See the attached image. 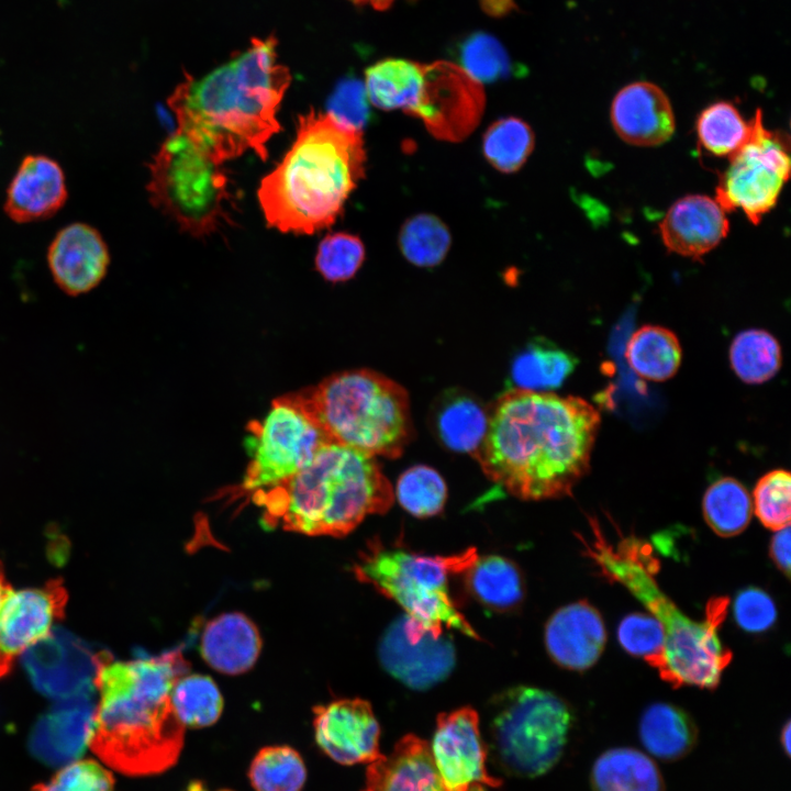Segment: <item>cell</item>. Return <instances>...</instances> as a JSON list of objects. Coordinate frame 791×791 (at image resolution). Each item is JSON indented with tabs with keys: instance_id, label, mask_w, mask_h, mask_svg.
I'll use <instances>...</instances> for the list:
<instances>
[{
	"instance_id": "obj_17",
	"label": "cell",
	"mask_w": 791,
	"mask_h": 791,
	"mask_svg": "<svg viewBox=\"0 0 791 791\" xmlns=\"http://www.w3.org/2000/svg\"><path fill=\"white\" fill-rule=\"evenodd\" d=\"M319 747L334 761L352 766L380 759V726L369 702L341 699L313 709Z\"/></svg>"
},
{
	"instance_id": "obj_19",
	"label": "cell",
	"mask_w": 791,
	"mask_h": 791,
	"mask_svg": "<svg viewBox=\"0 0 791 791\" xmlns=\"http://www.w3.org/2000/svg\"><path fill=\"white\" fill-rule=\"evenodd\" d=\"M47 265L59 289L75 297L91 291L103 280L110 253L96 227L75 222L55 234L47 249Z\"/></svg>"
},
{
	"instance_id": "obj_10",
	"label": "cell",
	"mask_w": 791,
	"mask_h": 791,
	"mask_svg": "<svg viewBox=\"0 0 791 791\" xmlns=\"http://www.w3.org/2000/svg\"><path fill=\"white\" fill-rule=\"evenodd\" d=\"M186 135L176 131L149 164L147 190L152 204L193 236L215 231L231 198L229 179Z\"/></svg>"
},
{
	"instance_id": "obj_40",
	"label": "cell",
	"mask_w": 791,
	"mask_h": 791,
	"mask_svg": "<svg viewBox=\"0 0 791 791\" xmlns=\"http://www.w3.org/2000/svg\"><path fill=\"white\" fill-rule=\"evenodd\" d=\"M398 242L401 253L411 264L433 267L446 257L452 236L441 219L433 214L421 213L403 223Z\"/></svg>"
},
{
	"instance_id": "obj_41",
	"label": "cell",
	"mask_w": 791,
	"mask_h": 791,
	"mask_svg": "<svg viewBox=\"0 0 791 791\" xmlns=\"http://www.w3.org/2000/svg\"><path fill=\"white\" fill-rule=\"evenodd\" d=\"M393 492L399 504L419 519L437 515L447 500L445 480L434 468L426 465L406 469L399 477Z\"/></svg>"
},
{
	"instance_id": "obj_18",
	"label": "cell",
	"mask_w": 791,
	"mask_h": 791,
	"mask_svg": "<svg viewBox=\"0 0 791 791\" xmlns=\"http://www.w3.org/2000/svg\"><path fill=\"white\" fill-rule=\"evenodd\" d=\"M381 666L393 678L413 690H426L445 680L456 665L452 638L425 634L410 642L404 632L403 615L394 620L378 645Z\"/></svg>"
},
{
	"instance_id": "obj_50",
	"label": "cell",
	"mask_w": 791,
	"mask_h": 791,
	"mask_svg": "<svg viewBox=\"0 0 791 791\" xmlns=\"http://www.w3.org/2000/svg\"><path fill=\"white\" fill-rule=\"evenodd\" d=\"M484 13L493 18H502L516 9L514 0H479Z\"/></svg>"
},
{
	"instance_id": "obj_15",
	"label": "cell",
	"mask_w": 791,
	"mask_h": 791,
	"mask_svg": "<svg viewBox=\"0 0 791 791\" xmlns=\"http://www.w3.org/2000/svg\"><path fill=\"white\" fill-rule=\"evenodd\" d=\"M430 748L448 788L465 790L476 784L492 788L502 784L487 771L488 747L481 738L478 713L470 706L438 714Z\"/></svg>"
},
{
	"instance_id": "obj_52",
	"label": "cell",
	"mask_w": 791,
	"mask_h": 791,
	"mask_svg": "<svg viewBox=\"0 0 791 791\" xmlns=\"http://www.w3.org/2000/svg\"><path fill=\"white\" fill-rule=\"evenodd\" d=\"M790 732H791V726H790V722L788 721L783 725V727L781 729V734H780V743H781V746L787 756L790 755Z\"/></svg>"
},
{
	"instance_id": "obj_24",
	"label": "cell",
	"mask_w": 791,
	"mask_h": 791,
	"mask_svg": "<svg viewBox=\"0 0 791 791\" xmlns=\"http://www.w3.org/2000/svg\"><path fill=\"white\" fill-rule=\"evenodd\" d=\"M659 231L668 250L701 259L727 236L729 223L715 199L689 194L669 208Z\"/></svg>"
},
{
	"instance_id": "obj_16",
	"label": "cell",
	"mask_w": 791,
	"mask_h": 791,
	"mask_svg": "<svg viewBox=\"0 0 791 791\" xmlns=\"http://www.w3.org/2000/svg\"><path fill=\"white\" fill-rule=\"evenodd\" d=\"M67 598L59 579L5 595L0 604V678L20 655L49 633L63 616Z\"/></svg>"
},
{
	"instance_id": "obj_34",
	"label": "cell",
	"mask_w": 791,
	"mask_h": 791,
	"mask_svg": "<svg viewBox=\"0 0 791 791\" xmlns=\"http://www.w3.org/2000/svg\"><path fill=\"white\" fill-rule=\"evenodd\" d=\"M702 508L705 522L721 537L740 534L751 519L750 495L747 489L732 477H723L706 489Z\"/></svg>"
},
{
	"instance_id": "obj_51",
	"label": "cell",
	"mask_w": 791,
	"mask_h": 791,
	"mask_svg": "<svg viewBox=\"0 0 791 791\" xmlns=\"http://www.w3.org/2000/svg\"><path fill=\"white\" fill-rule=\"evenodd\" d=\"M358 5H369L375 10L381 11L389 9L396 0H349Z\"/></svg>"
},
{
	"instance_id": "obj_23",
	"label": "cell",
	"mask_w": 791,
	"mask_h": 791,
	"mask_svg": "<svg viewBox=\"0 0 791 791\" xmlns=\"http://www.w3.org/2000/svg\"><path fill=\"white\" fill-rule=\"evenodd\" d=\"M68 190L62 166L43 154L25 156L5 192L3 210L16 223L53 216L66 203Z\"/></svg>"
},
{
	"instance_id": "obj_49",
	"label": "cell",
	"mask_w": 791,
	"mask_h": 791,
	"mask_svg": "<svg viewBox=\"0 0 791 791\" xmlns=\"http://www.w3.org/2000/svg\"><path fill=\"white\" fill-rule=\"evenodd\" d=\"M772 536L769 554L777 566L788 578L790 576V526L776 531Z\"/></svg>"
},
{
	"instance_id": "obj_33",
	"label": "cell",
	"mask_w": 791,
	"mask_h": 791,
	"mask_svg": "<svg viewBox=\"0 0 791 791\" xmlns=\"http://www.w3.org/2000/svg\"><path fill=\"white\" fill-rule=\"evenodd\" d=\"M625 358L638 377L660 382L676 375L682 349L678 337L669 328L644 325L627 341Z\"/></svg>"
},
{
	"instance_id": "obj_28",
	"label": "cell",
	"mask_w": 791,
	"mask_h": 791,
	"mask_svg": "<svg viewBox=\"0 0 791 791\" xmlns=\"http://www.w3.org/2000/svg\"><path fill=\"white\" fill-rule=\"evenodd\" d=\"M638 733L644 747L664 761L686 757L699 737L691 715L677 705L664 702L650 704L644 710Z\"/></svg>"
},
{
	"instance_id": "obj_53",
	"label": "cell",
	"mask_w": 791,
	"mask_h": 791,
	"mask_svg": "<svg viewBox=\"0 0 791 791\" xmlns=\"http://www.w3.org/2000/svg\"><path fill=\"white\" fill-rule=\"evenodd\" d=\"M11 590H12V589L10 588L9 583H8L7 580H5L4 571H3L2 565H1V562H0V604H1V602L3 601V599L5 598V595H7Z\"/></svg>"
},
{
	"instance_id": "obj_30",
	"label": "cell",
	"mask_w": 791,
	"mask_h": 791,
	"mask_svg": "<svg viewBox=\"0 0 791 791\" xmlns=\"http://www.w3.org/2000/svg\"><path fill=\"white\" fill-rule=\"evenodd\" d=\"M461 575L470 595L490 610L510 611L524 598L522 572L514 561L503 556L478 555Z\"/></svg>"
},
{
	"instance_id": "obj_31",
	"label": "cell",
	"mask_w": 791,
	"mask_h": 791,
	"mask_svg": "<svg viewBox=\"0 0 791 791\" xmlns=\"http://www.w3.org/2000/svg\"><path fill=\"white\" fill-rule=\"evenodd\" d=\"M590 781L593 791H665L654 760L630 747L601 754L592 766Z\"/></svg>"
},
{
	"instance_id": "obj_3",
	"label": "cell",
	"mask_w": 791,
	"mask_h": 791,
	"mask_svg": "<svg viewBox=\"0 0 791 791\" xmlns=\"http://www.w3.org/2000/svg\"><path fill=\"white\" fill-rule=\"evenodd\" d=\"M274 37L254 38L250 46L202 78L186 76L167 103L176 114L177 132L214 161L253 149L268 156L266 143L280 131L276 118L291 76L277 63Z\"/></svg>"
},
{
	"instance_id": "obj_35",
	"label": "cell",
	"mask_w": 791,
	"mask_h": 791,
	"mask_svg": "<svg viewBox=\"0 0 791 791\" xmlns=\"http://www.w3.org/2000/svg\"><path fill=\"white\" fill-rule=\"evenodd\" d=\"M781 347L769 332L750 328L738 333L729 347V363L736 376L746 383L768 381L781 367Z\"/></svg>"
},
{
	"instance_id": "obj_7",
	"label": "cell",
	"mask_w": 791,
	"mask_h": 791,
	"mask_svg": "<svg viewBox=\"0 0 791 791\" xmlns=\"http://www.w3.org/2000/svg\"><path fill=\"white\" fill-rule=\"evenodd\" d=\"M334 444L398 458L413 437L406 390L369 369L333 374L288 394Z\"/></svg>"
},
{
	"instance_id": "obj_39",
	"label": "cell",
	"mask_w": 791,
	"mask_h": 791,
	"mask_svg": "<svg viewBox=\"0 0 791 791\" xmlns=\"http://www.w3.org/2000/svg\"><path fill=\"white\" fill-rule=\"evenodd\" d=\"M248 778L255 791H301L307 769L301 755L290 746H267L254 757Z\"/></svg>"
},
{
	"instance_id": "obj_5",
	"label": "cell",
	"mask_w": 791,
	"mask_h": 791,
	"mask_svg": "<svg viewBox=\"0 0 791 791\" xmlns=\"http://www.w3.org/2000/svg\"><path fill=\"white\" fill-rule=\"evenodd\" d=\"M590 523L592 536L589 541L579 537L584 554L604 578L623 586L664 627L662 650L648 659V665L673 688L715 689L733 657L718 637V627L727 614L728 599H711L706 604L705 619L700 622L691 620L659 588L655 579L659 564L649 544L634 535L612 544L595 521Z\"/></svg>"
},
{
	"instance_id": "obj_2",
	"label": "cell",
	"mask_w": 791,
	"mask_h": 791,
	"mask_svg": "<svg viewBox=\"0 0 791 791\" xmlns=\"http://www.w3.org/2000/svg\"><path fill=\"white\" fill-rule=\"evenodd\" d=\"M190 666L177 647L157 656L130 661L103 653L96 687V709L90 747L114 770L129 776H151L178 760L186 726L171 704V691Z\"/></svg>"
},
{
	"instance_id": "obj_22",
	"label": "cell",
	"mask_w": 791,
	"mask_h": 791,
	"mask_svg": "<svg viewBox=\"0 0 791 791\" xmlns=\"http://www.w3.org/2000/svg\"><path fill=\"white\" fill-rule=\"evenodd\" d=\"M606 643V631L600 612L588 601H577L558 609L545 626V646L560 667L582 671L592 667Z\"/></svg>"
},
{
	"instance_id": "obj_1",
	"label": "cell",
	"mask_w": 791,
	"mask_h": 791,
	"mask_svg": "<svg viewBox=\"0 0 791 791\" xmlns=\"http://www.w3.org/2000/svg\"><path fill=\"white\" fill-rule=\"evenodd\" d=\"M487 416L471 456L509 494L562 498L587 475L601 416L584 399L512 388L487 406Z\"/></svg>"
},
{
	"instance_id": "obj_12",
	"label": "cell",
	"mask_w": 791,
	"mask_h": 791,
	"mask_svg": "<svg viewBox=\"0 0 791 791\" xmlns=\"http://www.w3.org/2000/svg\"><path fill=\"white\" fill-rule=\"evenodd\" d=\"M728 159L714 199L725 212L740 210L756 225L776 207L790 176L789 140L768 130L758 109L749 138Z\"/></svg>"
},
{
	"instance_id": "obj_27",
	"label": "cell",
	"mask_w": 791,
	"mask_h": 791,
	"mask_svg": "<svg viewBox=\"0 0 791 791\" xmlns=\"http://www.w3.org/2000/svg\"><path fill=\"white\" fill-rule=\"evenodd\" d=\"M431 427L437 439L449 450L472 454L487 430V408L460 389L445 391L433 403Z\"/></svg>"
},
{
	"instance_id": "obj_43",
	"label": "cell",
	"mask_w": 791,
	"mask_h": 791,
	"mask_svg": "<svg viewBox=\"0 0 791 791\" xmlns=\"http://www.w3.org/2000/svg\"><path fill=\"white\" fill-rule=\"evenodd\" d=\"M365 259L361 239L353 234L338 232L326 235L315 256V267L324 279L342 282L353 278Z\"/></svg>"
},
{
	"instance_id": "obj_13",
	"label": "cell",
	"mask_w": 791,
	"mask_h": 791,
	"mask_svg": "<svg viewBox=\"0 0 791 791\" xmlns=\"http://www.w3.org/2000/svg\"><path fill=\"white\" fill-rule=\"evenodd\" d=\"M483 109L482 83L458 64H424L421 93L410 115L421 119L432 135L449 142L464 140L480 122Z\"/></svg>"
},
{
	"instance_id": "obj_25",
	"label": "cell",
	"mask_w": 791,
	"mask_h": 791,
	"mask_svg": "<svg viewBox=\"0 0 791 791\" xmlns=\"http://www.w3.org/2000/svg\"><path fill=\"white\" fill-rule=\"evenodd\" d=\"M361 791H486V786L476 784L465 790L448 788L436 769L430 744L408 734L388 756L368 765Z\"/></svg>"
},
{
	"instance_id": "obj_21",
	"label": "cell",
	"mask_w": 791,
	"mask_h": 791,
	"mask_svg": "<svg viewBox=\"0 0 791 791\" xmlns=\"http://www.w3.org/2000/svg\"><path fill=\"white\" fill-rule=\"evenodd\" d=\"M616 134L635 146H657L668 141L676 127L668 96L657 85L636 81L613 98L610 111Z\"/></svg>"
},
{
	"instance_id": "obj_32",
	"label": "cell",
	"mask_w": 791,
	"mask_h": 791,
	"mask_svg": "<svg viewBox=\"0 0 791 791\" xmlns=\"http://www.w3.org/2000/svg\"><path fill=\"white\" fill-rule=\"evenodd\" d=\"M578 364L571 353L536 337L514 358L511 380L519 389L547 392L559 388Z\"/></svg>"
},
{
	"instance_id": "obj_6",
	"label": "cell",
	"mask_w": 791,
	"mask_h": 791,
	"mask_svg": "<svg viewBox=\"0 0 791 791\" xmlns=\"http://www.w3.org/2000/svg\"><path fill=\"white\" fill-rule=\"evenodd\" d=\"M247 500L261 509L265 530L345 536L366 516L388 512L394 492L376 457L331 443L298 472Z\"/></svg>"
},
{
	"instance_id": "obj_29",
	"label": "cell",
	"mask_w": 791,
	"mask_h": 791,
	"mask_svg": "<svg viewBox=\"0 0 791 791\" xmlns=\"http://www.w3.org/2000/svg\"><path fill=\"white\" fill-rule=\"evenodd\" d=\"M424 78V64L405 58H385L365 71L369 102L383 111L396 109L410 114L415 108Z\"/></svg>"
},
{
	"instance_id": "obj_37",
	"label": "cell",
	"mask_w": 791,
	"mask_h": 791,
	"mask_svg": "<svg viewBox=\"0 0 791 791\" xmlns=\"http://www.w3.org/2000/svg\"><path fill=\"white\" fill-rule=\"evenodd\" d=\"M535 137L531 126L520 118L498 119L486 130L482 152L489 164L504 174L517 171L533 152Z\"/></svg>"
},
{
	"instance_id": "obj_38",
	"label": "cell",
	"mask_w": 791,
	"mask_h": 791,
	"mask_svg": "<svg viewBox=\"0 0 791 791\" xmlns=\"http://www.w3.org/2000/svg\"><path fill=\"white\" fill-rule=\"evenodd\" d=\"M171 704L186 727L201 728L219 720L223 710V698L210 677L188 672L175 683Z\"/></svg>"
},
{
	"instance_id": "obj_20",
	"label": "cell",
	"mask_w": 791,
	"mask_h": 791,
	"mask_svg": "<svg viewBox=\"0 0 791 791\" xmlns=\"http://www.w3.org/2000/svg\"><path fill=\"white\" fill-rule=\"evenodd\" d=\"M96 709L92 695L59 701L31 732L29 748L33 756L54 767L78 760L90 743Z\"/></svg>"
},
{
	"instance_id": "obj_46",
	"label": "cell",
	"mask_w": 791,
	"mask_h": 791,
	"mask_svg": "<svg viewBox=\"0 0 791 791\" xmlns=\"http://www.w3.org/2000/svg\"><path fill=\"white\" fill-rule=\"evenodd\" d=\"M617 638L627 653L643 657L647 661L661 653L665 631L660 622L653 615L633 613L621 621Z\"/></svg>"
},
{
	"instance_id": "obj_45",
	"label": "cell",
	"mask_w": 791,
	"mask_h": 791,
	"mask_svg": "<svg viewBox=\"0 0 791 791\" xmlns=\"http://www.w3.org/2000/svg\"><path fill=\"white\" fill-rule=\"evenodd\" d=\"M32 791H114L109 770L94 760H76L65 765L49 781Z\"/></svg>"
},
{
	"instance_id": "obj_36",
	"label": "cell",
	"mask_w": 791,
	"mask_h": 791,
	"mask_svg": "<svg viewBox=\"0 0 791 791\" xmlns=\"http://www.w3.org/2000/svg\"><path fill=\"white\" fill-rule=\"evenodd\" d=\"M695 129L705 152L728 158L749 138L751 120L746 121L734 104L718 101L700 113Z\"/></svg>"
},
{
	"instance_id": "obj_44",
	"label": "cell",
	"mask_w": 791,
	"mask_h": 791,
	"mask_svg": "<svg viewBox=\"0 0 791 791\" xmlns=\"http://www.w3.org/2000/svg\"><path fill=\"white\" fill-rule=\"evenodd\" d=\"M791 478L783 469L764 475L754 489L755 513L764 526L779 531L790 526Z\"/></svg>"
},
{
	"instance_id": "obj_26",
	"label": "cell",
	"mask_w": 791,
	"mask_h": 791,
	"mask_svg": "<svg viewBox=\"0 0 791 791\" xmlns=\"http://www.w3.org/2000/svg\"><path fill=\"white\" fill-rule=\"evenodd\" d=\"M261 649L256 625L237 612L218 615L207 623L200 640L205 662L219 672L239 675L249 670Z\"/></svg>"
},
{
	"instance_id": "obj_11",
	"label": "cell",
	"mask_w": 791,
	"mask_h": 791,
	"mask_svg": "<svg viewBox=\"0 0 791 791\" xmlns=\"http://www.w3.org/2000/svg\"><path fill=\"white\" fill-rule=\"evenodd\" d=\"M247 433L250 460L243 480L222 493L232 502L291 477L332 443L288 394L276 398L264 419L247 425Z\"/></svg>"
},
{
	"instance_id": "obj_8",
	"label": "cell",
	"mask_w": 791,
	"mask_h": 791,
	"mask_svg": "<svg viewBox=\"0 0 791 791\" xmlns=\"http://www.w3.org/2000/svg\"><path fill=\"white\" fill-rule=\"evenodd\" d=\"M478 557L470 547L450 556H431L399 543L370 538L352 570L356 579L393 600L404 610L403 624L410 642L425 634L439 637L448 630L480 640L449 593V577L463 573Z\"/></svg>"
},
{
	"instance_id": "obj_48",
	"label": "cell",
	"mask_w": 791,
	"mask_h": 791,
	"mask_svg": "<svg viewBox=\"0 0 791 791\" xmlns=\"http://www.w3.org/2000/svg\"><path fill=\"white\" fill-rule=\"evenodd\" d=\"M734 616L746 632L761 633L770 628L777 619L772 599L761 589L748 588L740 591L734 602Z\"/></svg>"
},
{
	"instance_id": "obj_14",
	"label": "cell",
	"mask_w": 791,
	"mask_h": 791,
	"mask_svg": "<svg viewBox=\"0 0 791 791\" xmlns=\"http://www.w3.org/2000/svg\"><path fill=\"white\" fill-rule=\"evenodd\" d=\"M103 653L93 651L65 628L54 627L22 654V661L41 693L63 701L93 694Z\"/></svg>"
},
{
	"instance_id": "obj_9",
	"label": "cell",
	"mask_w": 791,
	"mask_h": 791,
	"mask_svg": "<svg viewBox=\"0 0 791 791\" xmlns=\"http://www.w3.org/2000/svg\"><path fill=\"white\" fill-rule=\"evenodd\" d=\"M572 723L568 704L557 694L517 686L492 701L491 738L501 768L534 778L560 759Z\"/></svg>"
},
{
	"instance_id": "obj_4",
	"label": "cell",
	"mask_w": 791,
	"mask_h": 791,
	"mask_svg": "<svg viewBox=\"0 0 791 791\" xmlns=\"http://www.w3.org/2000/svg\"><path fill=\"white\" fill-rule=\"evenodd\" d=\"M363 131L311 110L299 116L297 137L258 188L269 226L313 234L331 226L365 176Z\"/></svg>"
},
{
	"instance_id": "obj_47",
	"label": "cell",
	"mask_w": 791,
	"mask_h": 791,
	"mask_svg": "<svg viewBox=\"0 0 791 791\" xmlns=\"http://www.w3.org/2000/svg\"><path fill=\"white\" fill-rule=\"evenodd\" d=\"M369 103L364 82L357 78H346L339 81L330 97L326 113L361 131L369 120Z\"/></svg>"
},
{
	"instance_id": "obj_42",
	"label": "cell",
	"mask_w": 791,
	"mask_h": 791,
	"mask_svg": "<svg viewBox=\"0 0 791 791\" xmlns=\"http://www.w3.org/2000/svg\"><path fill=\"white\" fill-rule=\"evenodd\" d=\"M457 59L458 65L480 83L506 79L516 71L503 45L486 32L465 37L457 46Z\"/></svg>"
}]
</instances>
